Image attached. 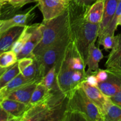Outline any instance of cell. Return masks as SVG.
<instances>
[{
	"label": "cell",
	"mask_w": 121,
	"mask_h": 121,
	"mask_svg": "<svg viewBox=\"0 0 121 121\" xmlns=\"http://www.w3.org/2000/svg\"><path fill=\"white\" fill-rule=\"evenodd\" d=\"M57 66V85L59 91L67 97L87 75V66L72 37Z\"/></svg>",
	"instance_id": "obj_1"
},
{
	"label": "cell",
	"mask_w": 121,
	"mask_h": 121,
	"mask_svg": "<svg viewBox=\"0 0 121 121\" xmlns=\"http://www.w3.org/2000/svg\"><path fill=\"white\" fill-rule=\"evenodd\" d=\"M89 7L79 4L72 0L68 8L71 34L85 65L90 46L98 37V25L88 22L85 14ZM87 66V65H86Z\"/></svg>",
	"instance_id": "obj_2"
},
{
	"label": "cell",
	"mask_w": 121,
	"mask_h": 121,
	"mask_svg": "<svg viewBox=\"0 0 121 121\" xmlns=\"http://www.w3.org/2000/svg\"><path fill=\"white\" fill-rule=\"evenodd\" d=\"M67 97L60 91H52L43 101L27 106L20 121H61Z\"/></svg>",
	"instance_id": "obj_3"
},
{
	"label": "cell",
	"mask_w": 121,
	"mask_h": 121,
	"mask_svg": "<svg viewBox=\"0 0 121 121\" xmlns=\"http://www.w3.org/2000/svg\"><path fill=\"white\" fill-rule=\"evenodd\" d=\"M42 38L35 47L32 57L40 56L43 52L53 44L56 40L70 30V21L68 9L59 16L41 23Z\"/></svg>",
	"instance_id": "obj_4"
},
{
	"label": "cell",
	"mask_w": 121,
	"mask_h": 121,
	"mask_svg": "<svg viewBox=\"0 0 121 121\" xmlns=\"http://www.w3.org/2000/svg\"><path fill=\"white\" fill-rule=\"evenodd\" d=\"M65 109L77 112L86 121H104L100 109L88 98L80 85L72 90L67 96Z\"/></svg>",
	"instance_id": "obj_5"
},
{
	"label": "cell",
	"mask_w": 121,
	"mask_h": 121,
	"mask_svg": "<svg viewBox=\"0 0 121 121\" xmlns=\"http://www.w3.org/2000/svg\"><path fill=\"white\" fill-rule=\"evenodd\" d=\"M71 38L72 34L70 27V30L66 34L45 50L40 56L34 58L37 63L36 79L39 82L51 67L59 63Z\"/></svg>",
	"instance_id": "obj_6"
},
{
	"label": "cell",
	"mask_w": 121,
	"mask_h": 121,
	"mask_svg": "<svg viewBox=\"0 0 121 121\" xmlns=\"http://www.w3.org/2000/svg\"><path fill=\"white\" fill-rule=\"evenodd\" d=\"M43 15V21H47L62 14L68 8L70 0H37Z\"/></svg>",
	"instance_id": "obj_7"
},
{
	"label": "cell",
	"mask_w": 121,
	"mask_h": 121,
	"mask_svg": "<svg viewBox=\"0 0 121 121\" xmlns=\"http://www.w3.org/2000/svg\"><path fill=\"white\" fill-rule=\"evenodd\" d=\"M108 78L105 81L98 83V88L108 97L113 96L121 87V71L107 69Z\"/></svg>",
	"instance_id": "obj_8"
},
{
	"label": "cell",
	"mask_w": 121,
	"mask_h": 121,
	"mask_svg": "<svg viewBox=\"0 0 121 121\" xmlns=\"http://www.w3.org/2000/svg\"><path fill=\"white\" fill-rule=\"evenodd\" d=\"M79 85L87 95L88 98L100 109L103 115L106 106L110 100V98L105 95L98 88V87L90 86L84 80Z\"/></svg>",
	"instance_id": "obj_9"
},
{
	"label": "cell",
	"mask_w": 121,
	"mask_h": 121,
	"mask_svg": "<svg viewBox=\"0 0 121 121\" xmlns=\"http://www.w3.org/2000/svg\"><path fill=\"white\" fill-rule=\"evenodd\" d=\"M42 38V30L41 23L34 24V28L30 37L23 47L21 52L17 54L18 60L26 57H32L33 51L40 42Z\"/></svg>",
	"instance_id": "obj_10"
},
{
	"label": "cell",
	"mask_w": 121,
	"mask_h": 121,
	"mask_svg": "<svg viewBox=\"0 0 121 121\" xmlns=\"http://www.w3.org/2000/svg\"><path fill=\"white\" fill-rule=\"evenodd\" d=\"M34 7L30 10L28 11L24 14H16L13 17L7 20H1L0 22V35L3 34L5 31L16 26H26L28 21L32 18V12L33 11Z\"/></svg>",
	"instance_id": "obj_11"
},
{
	"label": "cell",
	"mask_w": 121,
	"mask_h": 121,
	"mask_svg": "<svg viewBox=\"0 0 121 121\" xmlns=\"http://www.w3.org/2000/svg\"><path fill=\"white\" fill-rule=\"evenodd\" d=\"M17 63L20 73L25 78L29 80H37V63L33 57H26L19 59Z\"/></svg>",
	"instance_id": "obj_12"
},
{
	"label": "cell",
	"mask_w": 121,
	"mask_h": 121,
	"mask_svg": "<svg viewBox=\"0 0 121 121\" xmlns=\"http://www.w3.org/2000/svg\"><path fill=\"white\" fill-rule=\"evenodd\" d=\"M37 83H39L37 81L33 82L11 92L8 94L6 99L19 101L27 105L29 103L32 93Z\"/></svg>",
	"instance_id": "obj_13"
},
{
	"label": "cell",
	"mask_w": 121,
	"mask_h": 121,
	"mask_svg": "<svg viewBox=\"0 0 121 121\" xmlns=\"http://www.w3.org/2000/svg\"><path fill=\"white\" fill-rule=\"evenodd\" d=\"M24 27L23 26L14 27L0 35V53L11 49L13 44L23 30Z\"/></svg>",
	"instance_id": "obj_14"
},
{
	"label": "cell",
	"mask_w": 121,
	"mask_h": 121,
	"mask_svg": "<svg viewBox=\"0 0 121 121\" xmlns=\"http://www.w3.org/2000/svg\"><path fill=\"white\" fill-rule=\"evenodd\" d=\"M1 106L13 117L14 121H18L26 111L27 105L16 100L5 99L1 102Z\"/></svg>",
	"instance_id": "obj_15"
},
{
	"label": "cell",
	"mask_w": 121,
	"mask_h": 121,
	"mask_svg": "<svg viewBox=\"0 0 121 121\" xmlns=\"http://www.w3.org/2000/svg\"><path fill=\"white\" fill-rule=\"evenodd\" d=\"M103 55L102 51L98 47H96L95 43L90 46L88 52L87 57L86 60V65L88 66V69L86 71L87 74L95 73L98 69V63L103 59Z\"/></svg>",
	"instance_id": "obj_16"
},
{
	"label": "cell",
	"mask_w": 121,
	"mask_h": 121,
	"mask_svg": "<svg viewBox=\"0 0 121 121\" xmlns=\"http://www.w3.org/2000/svg\"><path fill=\"white\" fill-rule=\"evenodd\" d=\"M116 36V44L108 56L105 66L107 69L121 71V35Z\"/></svg>",
	"instance_id": "obj_17"
},
{
	"label": "cell",
	"mask_w": 121,
	"mask_h": 121,
	"mask_svg": "<svg viewBox=\"0 0 121 121\" xmlns=\"http://www.w3.org/2000/svg\"><path fill=\"white\" fill-rule=\"evenodd\" d=\"M118 1L119 0H105L104 13L102 17V21L98 25L97 38L102 35L103 32L111 21L115 14Z\"/></svg>",
	"instance_id": "obj_18"
},
{
	"label": "cell",
	"mask_w": 121,
	"mask_h": 121,
	"mask_svg": "<svg viewBox=\"0 0 121 121\" xmlns=\"http://www.w3.org/2000/svg\"><path fill=\"white\" fill-rule=\"evenodd\" d=\"M105 0H96L88 8L85 14V19L93 24H99L102 21L104 9Z\"/></svg>",
	"instance_id": "obj_19"
},
{
	"label": "cell",
	"mask_w": 121,
	"mask_h": 121,
	"mask_svg": "<svg viewBox=\"0 0 121 121\" xmlns=\"http://www.w3.org/2000/svg\"><path fill=\"white\" fill-rule=\"evenodd\" d=\"M34 81H37V80L36 79L35 80H29L25 78L21 73H20L15 78H13L6 86L0 89V95L4 100L11 92Z\"/></svg>",
	"instance_id": "obj_20"
},
{
	"label": "cell",
	"mask_w": 121,
	"mask_h": 121,
	"mask_svg": "<svg viewBox=\"0 0 121 121\" xmlns=\"http://www.w3.org/2000/svg\"><path fill=\"white\" fill-rule=\"evenodd\" d=\"M33 28H34V24L32 26L26 25V26H24L23 30L22 31L20 35L12 45L11 50L15 52L17 54H19L30 37Z\"/></svg>",
	"instance_id": "obj_21"
},
{
	"label": "cell",
	"mask_w": 121,
	"mask_h": 121,
	"mask_svg": "<svg viewBox=\"0 0 121 121\" xmlns=\"http://www.w3.org/2000/svg\"><path fill=\"white\" fill-rule=\"evenodd\" d=\"M51 91H52L49 89L40 82L37 83L33 91L32 97L27 106H32L34 104L43 101L48 97Z\"/></svg>",
	"instance_id": "obj_22"
},
{
	"label": "cell",
	"mask_w": 121,
	"mask_h": 121,
	"mask_svg": "<svg viewBox=\"0 0 121 121\" xmlns=\"http://www.w3.org/2000/svg\"><path fill=\"white\" fill-rule=\"evenodd\" d=\"M57 72L58 66L55 65L49 70L40 82L51 91H59V87L56 82Z\"/></svg>",
	"instance_id": "obj_23"
},
{
	"label": "cell",
	"mask_w": 121,
	"mask_h": 121,
	"mask_svg": "<svg viewBox=\"0 0 121 121\" xmlns=\"http://www.w3.org/2000/svg\"><path fill=\"white\" fill-rule=\"evenodd\" d=\"M103 117L104 121H121V107L110 100L106 106Z\"/></svg>",
	"instance_id": "obj_24"
},
{
	"label": "cell",
	"mask_w": 121,
	"mask_h": 121,
	"mask_svg": "<svg viewBox=\"0 0 121 121\" xmlns=\"http://www.w3.org/2000/svg\"><path fill=\"white\" fill-rule=\"evenodd\" d=\"M19 73L20 70L17 62L7 68L4 69L0 73V89L6 86Z\"/></svg>",
	"instance_id": "obj_25"
},
{
	"label": "cell",
	"mask_w": 121,
	"mask_h": 121,
	"mask_svg": "<svg viewBox=\"0 0 121 121\" xmlns=\"http://www.w3.org/2000/svg\"><path fill=\"white\" fill-rule=\"evenodd\" d=\"M18 61L17 56L15 52L11 50L0 53V67L7 68L16 63Z\"/></svg>",
	"instance_id": "obj_26"
},
{
	"label": "cell",
	"mask_w": 121,
	"mask_h": 121,
	"mask_svg": "<svg viewBox=\"0 0 121 121\" xmlns=\"http://www.w3.org/2000/svg\"><path fill=\"white\" fill-rule=\"evenodd\" d=\"M121 0H119L118 3H117V7H116V11H115V14H114L111 21H110L109 24L108 25L107 27L104 30V31L103 32L102 34L100 37H101L103 35H105V34H110V35H114V34H115V31H116V28H117V19H118L119 17L121 15Z\"/></svg>",
	"instance_id": "obj_27"
},
{
	"label": "cell",
	"mask_w": 121,
	"mask_h": 121,
	"mask_svg": "<svg viewBox=\"0 0 121 121\" xmlns=\"http://www.w3.org/2000/svg\"><path fill=\"white\" fill-rule=\"evenodd\" d=\"M117 36L115 35L105 34L98 38V45H102L105 50L112 49L115 45L116 42Z\"/></svg>",
	"instance_id": "obj_28"
},
{
	"label": "cell",
	"mask_w": 121,
	"mask_h": 121,
	"mask_svg": "<svg viewBox=\"0 0 121 121\" xmlns=\"http://www.w3.org/2000/svg\"><path fill=\"white\" fill-rule=\"evenodd\" d=\"M5 4H10L14 8H20L30 2H36L37 0H2Z\"/></svg>",
	"instance_id": "obj_29"
},
{
	"label": "cell",
	"mask_w": 121,
	"mask_h": 121,
	"mask_svg": "<svg viewBox=\"0 0 121 121\" xmlns=\"http://www.w3.org/2000/svg\"><path fill=\"white\" fill-rule=\"evenodd\" d=\"M84 81L88 84L89 85L92 86H96L97 87L98 82L97 81V79L96 76V73H91V74H88L86 75Z\"/></svg>",
	"instance_id": "obj_30"
},
{
	"label": "cell",
	"mask_w": 121,
	"mask_h": 121,
	"mask_svg": "<svg viewBox=\"0 0 121 121\" xmlns=\"http://www.w3.org/2000/svg\"><path fill=\"white\" fill-rule=\"evenodd\" d=\"M96 76L98 83L105 81L108 78V73L107 70L98 69L96 73Z\"/></svg>",
	"instance_id": "obj_31"
},
{
	"label": "cell",
	"mask_w": 121,
	"mask_h": 121,
	"mask_svg": "<svg viewBox=\"0 0 121 121\" xmlns=\"http://www.w3.org/2000/svg\"><path fill=\"white\" fill-rule=\"evenodd\" d=\"M14 121L13 117L8 114L0 105V121Z\"/></svg>",
	"instance_id": "obj_32"
},
{
	"label": "cell",
	"mask_w": 121,
	"mask_h": 121,
	"mask_svg": "<svg viewBox=\"0 0 121 121\" xmlns=\"http://www.w3.org/2000/svg\"><path fill=\"white\" fill-rule=\"evenodd\" d=\"M110 100L117 105L121 107V87L119 91L113 96L110 98Z\"/></svg>",
	"instance_id": "obj_33"
},
{
	"label": "cell",
	"mask_w": 121,
	"mask_h": 121,
	"mask_svg": "<svg viewBox=\"0 0 121 121\" xmlns=\"http://www.w3.org/2000/svg\"><path fill=\"white\" fill-rule=\"evenodd\" d=\"M75 2L83 5L90 7L92 4H93L96 0H74Z\"/></svg>",
	"instance_id": "obj_34"
},
{
	"label": "cell",
	"mask_w": 121,
	"mask_h": 121,
	"mask_svg": "<svg viewBox=\"0 0 121 121\" xmlns=\"http://www.w3.org/2000/svg\"><path fill=\"white\" fill-rule=\"evenodd\" d=\"M117 25L118 26H121V14L119 17L118 19H117Z\"/></svg>",
	"instance_id": "obj_35"
},
{
	"label": "cell",
	"mask_w": 121,
	"mask_h": 121,
	"mask_svg": "<svg viewBox=\"0 0 121 121\" xmlns=\"http://www.w3.org/2000/svg\"><path fill=\"white\" fill-rule=\"evenodd\" d=\"M4 6V5H0V16L1 15V13H2V8Z\"/></svg>",
	"instance_id": "obj_36"
},
{
	"label": "cell",
	"mask_w": 121,
	"mask_h": 121,
	"mask_svg": "<svg viewBox=\"0 0 121 121\" xmlns=\"http://www.w3.org/2000/svg\"><path fill=\"white\" fill-rule=\"evenodd\" d=\"M5 4H6L4 2H3L2 0H0V5H5Z\"/></svg>",
	"instance_id": "obj_37"
},
{
	"label": "cell",
	"mask_w": 121,
	"mask_h": 121,
	"mask_svg": "<svg viewBox=\"0 0 121 121\" xmlns=\"http://www.w3.org/2000/svg\"><path fill=\"white\" fill-rule=\"evenodd\" d=\"M3 100H4V99L2 98V97H1V96L0 95V105H1V102H2L3 101Z\"/></svg>",
	"instance_id": "obj_38"
},
{
	"label": "cell",
	"mask_w": 121,
	"mask_h": 121,
	"mask_svg": "<svg viewBox=\"0 0 121 121\" xmlns=\"http://www.w3.org/2000/svg\"><path fill=\"white\" fill-rule=\"evenodd\" d=\"M4 69V68H1V67H0V73L2 72V70Z\"/></svg>",
	"instance_id": "obj_39"
},
{
	"label": "cell",
	"mask_w": 121,
	"mask_h": 121,
	"mask_svg": "<svg viewBox=\"0 0 121 121\" xmlns=\"http://www.w3.org/2000/svg\"><path fill=\"white\" fill-rule=\"evenodd\" d=\"M70 1H72V0H70Z\"/></svg>",
	"instance_id": "obj_40"
},
{
	"label": "cell",
	"mask_w": 121,
	"mask_h": 121,
	"mask_svg": "<svg viewBox=\"0 0 121 121\" xmlns=\"http://www.w3.org/2000/svg\"><path fill=\"white\" fill-rule=\"evenodd\" d=\"M0 22H1V20H0Z\"/></svg>",
	"instance_id": "obj_41"
}]
</instances>
